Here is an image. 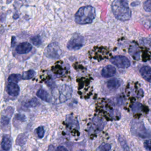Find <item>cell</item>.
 <instances>
[{"label":"cell","instance_id":"2e32d148","mask_svg":"<svg viewBox=\"0 0 151 151\" xmlns=\"http://www.w3.org/2000/svg\"><path fill=\"white\" fill-rule=\"evenodd\" d=\"M35 74V72L32 70H29L23 73L22 79L24 80H29L32 78Z\"/></svg>","mask_w":151,"mask_h":151},{"label":"cell","instance_id":"5bb4252c","mask_svg":"<svg viewBox=\"0 0 151 151\" xmlns=\"http://www.w3.org/2000/svg\"><path fill=\"white\" fill-rule=\"evenodd\" d=\"M39 104L38 100L35 99V98H33L31 100L27 101V102H25L24 103V106L25 107H35L36 106H38V104Z\"/></svg>","mask_w":151,"mask_h":151},{"label":"cell","instance_id":"7c38bea8","mask_svg":"<svg viewBox=\"0 0 151 151\" xmlns=\"http://www.w3.org/2000/svg\"><path fill=\"white\" fill-rule=\"evenodd\" d=\"M122 80L118 78H112L109 80L107 83V87L111 90H116L122 84Z\"/></svg>","mask_w":151,"mask_h":151},{"label":"cell","instance_id":"7402d4cb","mask_svg":"<svg viewBox=\"0 0 151 151\" xmlns=\"http://www.w3.org/2000/svg\"><path fill=\"white\" fill-rule=\"evenodd\" d=\"M143 8L146 12H151V0H146L143 3Z\"/></svg>","mask_w":151,"mask_h":151},{"label":"cell","instance_id":"e0dca14e","mask_svg":"<svg viewBox=\"0 0 151 151\" xmlns=\"http://www.w3.org/2000/svg\"><path fill=\"white\" fill-rule=\"evenodd\" d=\"M31 42L35 46H40L41 43H42V40L41 37L39 35H35L33 36L31 38Z\"/></svg>","mask_w":151,"mask_h":151},{"label":"cell","instance_id":"7a4b0ae2","mask_svg":"<svg viewBox=\"0 0 151 151\" xmlns=\"http://www.w3.org/2000/svg\"><path fill=\"white\" fill-rule=\"evenodd\" d=\"M96 17V11L90 5L84 6L78 9L75 14V21L78 24H87L93 22Z\"/></svg>","mask_w":151,"mask_h":151},{"label":"cell","instance_id":"44dd1931","mask_svg":"<svg viewBox=\"0 0 151 151\" xmlns=\"http://www.w3.org/2000/svg\"><path fill=\"white\" fill-rule=\"evenodd\" d=\"M36 132H37V136L40 139H41L44 137V134H45V130H44V129L43 126H39L37 129Z\"/></svg>","mask_w":151,"mask_h":151},{"label":"cell","instance_id":"5b68a950","mask_svg":"<svg viewBox=\"0 0 151 151\" xmlns=\"http://www.w3.org/2000/svg\"><path fill=\"white\" fill-rule=\"evenodd\" d=\"M84 42V38L81 35L76 34L68 41L67 47L70 50H77L83 47Z\"/></svg>","mask_w":151,"mask_h":151},{"label":"cell","instance_id":"30bf717a","mask_svg":"<svg viewBox=\"0 0 151 151\" xmlns=\"http://www.w3.org/2000/svg\"><path fill=\"white\" fill-rule=\"evenodd\" d=\"M140 73L142 77L147 81L151 82V67L145 65L140 69Z\"/></svg>","mask_w":151,"mask_h":151},{"label":"cell","instance_id":"83f0119b","mask_svg":"<svg viewBox=\"0 0 151 151\" xmlns=\"http://www.w3.org/2000/svg\"><path fill=\"white\" fill-rule=\"evenodd\" d=\"M34 151H37V150H34Z\"/></svg>","mask_w":151,"mask_h":151},{"label":"cell","instance_id":"4fadbf2b","mask_svg":"<svg viewBox=\"0 0 151 151\" xmlns=\"http://www.w3.org/2000/svg\"><path fill=\"white\" fill-rule=\"evenodd\" d=\"M37 96L40 99L46 102H50L51 100V97L50 96L49 94L44 89H40L37 92Z\"/></svg>","mask_w":151,"mask_h":151},{"label":"cell","instance_id":"6da1fadb","mask_svg":"<svg viewBox=\"0 0 151 151\" xmlns=\"http://www.w3.org/2000/svg\"><path fill=\"white\" fill-rule=\"evenodd\" d=\"M111 9L114 17L119 20L126 21L131 18L132 12L126 0L114 1L111 4Z\"/></svg>","mask_w":151,"mask_h":151},{"label":"cell","instance_id":"277c9868","mask_svg":"<svg viewBox=\"0 0 151 151\" xmlns=\"http://www.w3.org/2000/svg\"><path fill=\"white\" fill-rule=\"evenodd\" d=\"M44 54L48 58L57 59L60 57L61 54V50L57 43L52 42L47 47Z\"/></svg>","mask_w":151,"mask_h":151},{"label":"cell","instance_id":"ffe728a7","mask_svg":"<svg viewBox=\"0 0 151 151\" xmlns=\"http://www.w3.org/2000/svg\"><path fill=\"white\" fill-rule=\"evenodd\" d=\"M26 139H27L26 136L24 134H21L18 136L16 140V143L17 145H24L27 140Z\"/></svg>","mask_w":151,"mask_h":151},{"label":"cell","instance_id":"603a6c76","mask_svg":"<svg viewBox=\"0 0 151 151\" xmlns=\"http://www.w3.org/2000/svg\"><path fill=\"white\" fill-rule=\"evenodd\" d=\"M9 118L8 116L2 115L1 119V123L2 126H7L9 124Z\"/></svg>","mask_w":151,"mask_h":151},{"label":"cell","instance_id":"52a82bcc","mask_svg":"<svg viewBox=\"0 0 151 151\" xmlns=\"http://www.w3.org/2000/svg\"><path fill=\"white\" fill-rule=\"evenodd\" d=\"M32 48V47L31 44L27 42H23L19 44L15 48V51L18 54H27L30 52Z\"/></svg>","mask_w":151,"mask_h":151},{"label":"cell","instance_id":"d4e9b609","mask_svg":"<svg viewBox=\"0 0 151 151\" xmlns=\"http://www.w3.org/2000/svg\"><path fill=\"white\" fill-rule=\"evenodd\" d=\"M15 119L16 120H21L22 122H24L25 120V117L24 115H22V114H17L15 116Z\"/></svg>","mask_w":151,"mask_h":151},{"label":"cell","instance_id":"3957f363","mask_svg":"<svg viewBox=\"0 0 151 151\" xmlns=\"http://www.w3.org/2000/svg\"><path fill=\"white\" fill-rule=\"evenodd\" d=\"M132 133L136 136L146 138L149 136V134L147 132L143 124L138 121H133L131 125Z\"/></svg>","mask_w":151,"mask_h":151},{"label":"cell","instance_id":"8fae6325","mask_svg":"<svg viewBox=\"0 0 151 151\" xmlns=\"http://www.w3.org/2000/svg\"><path fill=\"white\" fill-rule=\"evenodd\" d=\"M11 137L8 135H4L2 137L1 142V148L5 151H9L11 147Z\"/></svg>","mask_w":151,"mask_h":151},{"label":"cell","instance_id":"8992f818","mask_svg":"<svg viewBox=\"0 0 151 151\" xmlns=\"http://www.w3.org/2000/svg\"><path fill=\"white\" fill-rule=\"evenodd\" d=\"M110 62L121 68H126L130 65V62L129 60L125 56L116 55L110 59Z\"/></svg>","mask_w":151,"mask_h":151},{"label":"cell","instance_id":"9c48e42d","mask_svg":"<svg viewBox=\"0 0 151 151\" xmlns=\"http://www.w3.org/2000/svg\"><path fill=\"white\" fill-rule=\"evenodd\" d=\"M116 69L114 67L111 65H107L104 67L101 72V76L104 78H109L114 76L116 74Z\"/></svg>","mask_w":151,"mask_h":151},{"label":"cell","instance_id":"d6986e66","mask_svg":"<svg viewBox=\"0 0 151 151\" xmlns=\"http://www.w3.org/2000/svg\"><path fill=\"white\" fill-rule=\"evenodd\" d=\"M111 145L109 143H104L100 145L96 150V151H110Z\"/></svg>","mask_w":151,"mask_h":151},{"label":"cell","instance_id":"4316f807","mask_svg":"<svg viewBox=\"0 0 151 151\" xmlns=\"http://www.w3.org/2000/svg\"><path fill=\"white\" fill-rule=\"evenodd\" d=\"M78 151H86V150H80Z\"/></svg>","mask_w":151,"mask_h":151},{"label":"cell","instance_id":"484cf974","mask_svg":"<svg viewBox=\"0 0 151 151\" xmlns=\"http://www.w3.org/2000/svg\"><path fill=\"white\" fill-rule=\"evenodd\" d=\"M55 151H68V149L67 148H65V147L64 146H60L58 147H57Z\"/></svg>","mask_w":151,"mask_h":151},{"label":"cell","instance_id":"ba28073f","mask_svg":"<svg viewBox=\"0 0 151 151\" xmlns=\"http://www.w3.org/2000/svg\"><path fill=\"white\" fill-rule=\"evenodd\" d=\"M6 91L9 96H17L19 93V87L16 83L10 82L6 86Z\"/></svg>","mask_w":151,"mask_h":151},{"label":"cell","instance_id":"9a60e30c","mask_svg":"<svg viewBox=\"0 0 151 151\" xmlns=\"http://www.w3.org/2000/svg\"><path fill=\"white\" fill-rule=\"evenodd\" d=\"M21 79H22V77L21 75L19 74H12L8 77V81L9 82H14V83H17L19 81H20Z\"/></svg>","mask_w":151,"mask_h":151},{"label":"cell","instance_id":"ac0fdd59","mask_svg":"<svg viewBox=\"0 0 151 151\" xmlns=\"http://www.w3.org/2000/svg\"><path fill=\"white\" fill-rule=\"evenodd\" d=\"M119 142L120 143L121 146L123 149L124 151H129V149L128 146L127 145L126 141V140L122 136H119Z\"/></svg>","mask_w":151,"mask_h":151},{"label":"cell","instance_id":"cb8c5ba5","mask_svg":"<svg viewBox=\"0 0 151 151\" xmlns=\"http://www.w3.org/2000/svg\"><path fill=\"white\" fill-rule=\"evenodd\" d=\"M144 146L147 150L151 151V139L146 140L144 142Z\"/></svg>","mask_w":151,"mask_h":151}]
</instances>
